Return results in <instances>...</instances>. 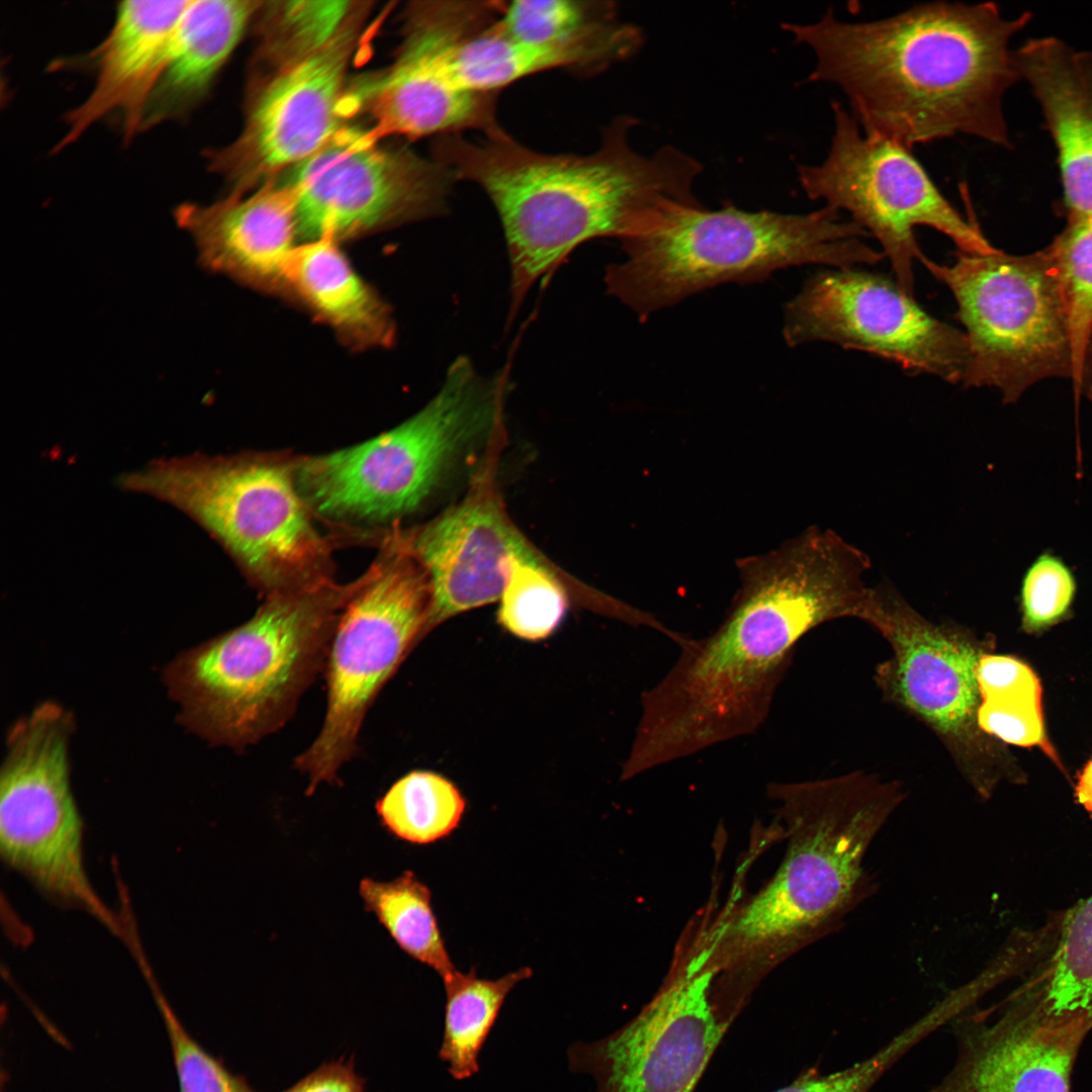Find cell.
Instances as JSON below:
<instances>
[{
  "label": "cell",
  "mask_w": 1092,
  "mask_h": 1092,
  "mask_svg": "<svg viewBox=\"0 0 1092 1092\" xmlns=\"http://www.w3.org/2000/svg\"><path fill=\"white\" fill-rule=\"evenodd\" d=\"M1004 1008L1029 1022L1083 1036L1092 1028V894L1062 910L1048 953L1021 976Z\"/></svg>",
  "instance_id": "27"
},
{
  "label": "cell",
  "mask_w": 1092,
  "mask_h": 1092,
  "mask_svg": "<svg viewBox=\"0 0 1092 1092\" xmlns=\"http://www.w3.org/2000/svg\"><path fill=\"white\" fill-rule=\"evenodd\" d=\"M465 808L457 787L428 770L406 774L376 803L381 824L397 838L415 844L448 836L458 827Z\"/></svg>",
  "instance_id": "30"
},
{
  "label": "cell",
  "mask_w": 1092,
  "mask_h": 1092,
  "mask_svg": "<svg viewBox=\"0 0 1092 1092\" xmlns=\"http://www.w3.org/2000/svg\"><path fill=\"white\" fill-rule=\"evenodd\" d=\"M1031 13L935 1L874 21L785 23L816 58L810 81L839 87L863 130L912 149L958 134L1010 148L1006 92L1021 81L1011 39Z\"/></svg>",
  "instance_id": "2"
},
{
  "label": "cell",
  "mask_w": 1092,
  "mask_h": 1092,
  "mask_svg": "<svg viewBox=\"0 0 1092 1092\" xmlns=\"http://www.w3.org/2000/svg\"><path fill=\"white\" fill-rule=\"evenodd\" d=\"M949 289L965 328V387H993L1016 402L1048 378L1072 381L1092 400V374L1082 365L1059 270L1050 246L1026 255L959 252L952 264L919 260Z\"/></svg>",
  "instance_id": "8"
},
{
  "label": "cell",
  "mask_w": 1092,
  "mask_h": 1092,
  "mask_svg": "<svg viewBox=\"0 0 1092 1092\" xmlns=\"http://www.w3.org/2000/svg\"><path fill=\"white\" fill-rule=\"evenodd\" d=\"M832 109L828 155L821 164L799 165L798 179L809 198L848 211L879 241L902 291L914 297L913 266L922 255L914 234L919 225L942 233L963 253L999 251L975 219L965 218L945 198L911 149L863 130L840 103L833 102Z\"/></svg>",
  "instance_id": "12"
},
{
  "label": "cell",
  "mask_w": 1092,
  "mask_h": 1092,
  "mask_svg": "<svg viewBox=\"0 0 1092 1092\" xmlns=\"http://www.w3.org/2000/svg\"><path fill=\"white\" fill-rule=\"evenodd\" d=\"M790 346L825 341L878 355L913 373L962 382L969 348L964 332L921 308L897 283L853 268L823 271L786 306Z\"/></svg>",
  "instance_id": "17"
},
{
  "label": "cell",
  "mask_w": 1092,
  "mask_h": 1092,
  "mask_svg": "<svg viewBox=\"0 0 1092 1092\" xmlns=\"http://www.w3.org/2000/svg\"><path fill=\"white\" fill-rule=\"evenodd\" d=\"M736 563L740 586L721 624L689 637L642 693L624 781L757 732L797 643L831 620L863 621L872 603L868 555L829 529Z\"/></svg>",
  "instance_id": "1"
},
{
  "label": "cell",
  "mask_w": 1092,
  "mask_h": 1092,
  "mask_svg": "<svg viewBox=\"0 0 1092 1092\" xmlns=\"http://www.w3.org/2000/svg\"><path fill=\"white\" fill-rule=\"evenodd\" d=\"M347 1H291L280 9V24L299 58L331 42L346 26Z\"/></svg>",
  "instance_id": "37"
},
{
  "label": "cell",
  "mask_w": 1092,
  "mask_h": 1092,
  "mask_svg": "<svg viewBox=\"0 0 1092 1092\" xmlns=\"http://www.w3.org/2000/svg\"><path fill=\"white\" fill-rule=\"evenodd\" d=\"M789 838L771 880L729 923L741 951L789 954L839 930L876 890L866 854L906 798L897 781L864 771L767 786Z\"/></svg>",
  "instance_id": "4"
},
{
  "label": "cell",
  "mask_w": 1092,
  "mask_h": 1092,
  "mask_svg": "<svg viewBox=\"0 0 1092 1092\" xmlns=\"http://www.w3.org/2000/svg\"><path fill=\"white\" fill-rule=\"evenodd\" d=\"M1054 253L1079 359L1092 374V213L1067 216Z\"/></svg>",
  "instance_id": "32"
},
{
  "label": "cell",
  "mask_w": 1092,
  "mask_h": 1092,
  "mask_svg": "<svg viewBox=\"0 0 1092 1092\" xmlns=\"http://www.w3.org/2000/svg\"><path fill=\"white\" fill-rule=\"evenodd\" d=\"M136 962L147 979L170 1038L181 1092H254L208 1055L184 1029L154 978L144 953Z\"/></svg>",
  "instance_id": "34"
},
{
  "label": "cell",
  "mask_w": 1092,
  "mask_h": 1092,
  "mask_svg": "<svg viewBox=\"0 0 1092 1092\" xmlns=\"http://www.w3.org/2000/svg\"><path fill=\"white\" fill-rule=\"evenodd\" d=\"M867 623L891 646L875 675L884 696L933 731L962 775L989 797L990 746L978 724L977 668L985 653L976 638L963 627L927 620L889 587L876 588Z\"/></svg>",
  "instance_id": "13"
},
{
  "label": "cell",
  "mask_w": 1092,
  "mask_h": 1092,
  "mask_svg": "<svg viewBox=\"0 0 1092 1092\" xmlns=\"http://www.w3.org/2000/svg\"><path fill=\"white\" fill-rule=\"evenodd\" d=\"M255 5L242 0H189L141 130L185 116L202 99L238 44Z\"/></svg>",
  "instance_id": "25"
},
{
  "label": "cell",
  "mask_w": 1092,
  "mask_h": 1092,
  "mask_svg": "<svg viewBox=\"0 0 1092 1092\" xmlns=\"http://www.w3.org/2000/svg\"><path fill=\"white\" fill-rule=\"evenodd\" d=\"M118 484L192 518L267 595L333 581L331 548L311 523L294 460L194 454L152 461Z\"/></svg>",
  "instance_id": "7"
},
{
  "label": "cell",
  "mask_w": 1092,
  "mask_h": 1092,
  "mask_svg": "<svg viewBox=\"0 0 1092 1092\" xmlns=\"http://www.w3.org/2000/svg\"><path fill=\"white\" fill-rule=\"evenodd\" d=\"M283 1092H365L352 1062L325 1064Z\"/></svg>",
  "instance_id": "39"
},
{
  "label": "cell",
  "mask_w": 1092,
  "mask_h": 1092,
  "mask_svg": "<svg viewBox=\"0 0 1092 1092\" xmlns=\"http://www.w3.org/2000/svg\"><path fill=\"white\" fill-rule=\"evenodd\" d=\"M1083 1039L1004 1011L968 1034L952 1073L932 1092H1071Z\"/></svg>",
  "instance_id": "23"
},
{
  "label": "cell",
  "mask_w": 1092,
  "mask_h": 1092,
  "mask_svg": "<svg viewBox=\"0 0 1092 1092\" xmlns=\"http://www.w3.org/2000/svg\"><path fill=\"white\" fill-rule=\"evenodd\" d=\"M502 1H430L408 9L404 38L394 63L346 97V112L365 107L379 134L407 138L484 134L499 128L497 93L464 87L451 68V52L464 37L495 19Z\"/></svg>",
  "instance_id": "15"
},
{
  "label": "cell",
  "mask_w": 1092,
  "mask_h": 1092,
  "mask_svg": "<svg viewBox=\"0 0 1092 1092\" xmlns=\"http://www.w3.org/2000/svg\"><path fill=\"white\" fill-rule=\"evenodd\" d=\"M406 537L431 583L427 634L450 617L499 600L512 558L531 549L487 481Z\"/></svg>",
  "instance_id": "19"
},
{
  "label": "cell",
  "mask_w": 1092,
  "mask_h": 1092,
  "mask_svg": "<svg viewBox=\"0 0 1092 1092\" xmlns=\"http://www.w3.org/2000/svg\"><path fill=\"white\" fill-rule=\"evenodd\" d=\"M977 679L981 697L1009 689L1040 685L1033 670L1024 662L1006 655L985 653L978 664Z\"/></svg>",
  "instance_id": "38"
},
{
  "label": "cell",
  "mask_w": 1092,
  "mask_h": 1092,
  "mask_svg": "<svg viewBox=\"0 0 1092 1092\" xmlns=\"http://www.w3.org/2000/svg\"><path fill=\"white\" fill-rule=\"evenodd\" d=\"M334 630L324 671L327 709L312 743L294 760L307 795L338 784L356 751L363 720L386 681L427 635L432 588L406 535L394 530L362 575Z\"/></svg>",
  "instance_id": "10"
},
{
  "label": "cell",
  "mask_w": 1092,
  "mask_h": 1092,
  "mask_svg": "<svg viewBox=\"0 0 1092 1092\" xmlns=\"http://www.w3.org/2000/svg\"><path fill=\"white\" fill-rule=\"evenodd\" d=\"M69 715L42 704L8 738L0 775V852L48 898L79 908L122 936L121 915L92 886L84 862V824L69 782Z\"/></svg>",
  "instance_id": "11"
},
{
  "label": "cell",
  "mask_w": 1092,
  "mask_h": 1092,
  "mask_svg": "<svg viewBox=\"0 0 1092 1092\" xmlns=\"http://www.w3.org/2000/svg\"><path fill=\"white\" fill-rule=\"evenodd\" d=\"M498 16L452 50L453 74L470 90L497 93L524 77L552 69L598 74L635 55L643 41L638 26L618 17L568 38L526 43L507 36L497 25Z\"/></svg>",
  "instance_id": "24"
},
{
  "label": "cell",
  "mask_w": 1092,
  "mask_h": 1092,
  "mask_svg": "<svg viewBox=\"0 0 1092 1092\" xmlns=\"http://www.w3.org/2000/svg\"><path fill=\"white\" fill-rule=\"evenodd\" d=\"M978 724L987 735L1009 744L1049 747L1041 711V686L1015 688L982 697Z\"/></svg>",
  "instance_id": "36"
},
{
  "label": "cell",
  "mask_w": 1092,
  "mask_h": 1092,
  "mask_svg": "<svg viewBox=\"0 0 1092 1092\" xmlns=\"http://www.w3.org/2000/svg\"><path fill=\"white\" fill-rule=\"evenodd\" d=\"M189 0L119 2L113 25L95 50L89 95L66 114L61 150L111 113L121 115L124 139L141 130L150 96L169 56Z\"/></svg>",
  "instance_id": "21"
},
{
  "label": "cell",
  "mask_w": 1092,
  "mask_h": 1092,
  "mask_svg": "<svg viewBox=\"0 0 1092 1092\" xmlns=\"http://www.w3.org/2000/svg\"><path fill=\"white\" fill-rule=\"evenodd\" d=\"M378 136L374 129L340 128L292 167L285 184L294 197L300 241L339 243L446 212L452 173L435 160L388 151Z\"/></svg>",
  "instance_id": "14"
},
{
  "label": "cell",
  "mask_w": 1092,
  "mask_h": 1092,
  "mask_svg": "<svg viewBox=\"0 0 1092 1092\" xmlns=\"http://www.w3.org/2000/svg\"><path fill=\"white\" fill-rule=\"evenodd\" d=\"M1076 593L1077 580L1070 566L1051 551L1040 553L1021 579L1023 628L1037 632L1058 623L1069 613Z\"/></svg>",
  "instance_id": "35"
},
{
  "label": "cell",
  "mask_w": 1092,
  "mask_h": 1092,
  "mask_svg": "<svg viewBox=\"0 0 1092 1092\" xmlns=\"http://www.w3.org/2000/svg\"><path fill=\"white\" fill-rule=\"evenodd\" d=\"M523 967L497 979H482L474 970H455L442 979L446 995L439 1059L450 1076L463 1081L479 1071V1056L511 991L532 976Z\"/></svg>",
  "instance_id": "28"
},
{
  "label": "cell",
  "mask_w": 1092,
  "mask_h": 1092,
  "mask_svg": "<svg viewBox=\"0 0 1092 1092\" xmlns=\"http://www.w3.org/2000/svg\"><path fill=\"white\" fill-rule=\"evenodd\" d=\"M355 42L347 25L324 48L294 60L260 95L241 138L210 155L213 170L245 181L295 166L341 127L344 80Z\"/></svg>",
  "instance_id": "18"
},
{
  "label": "cell",
  "mask_w": 1092,
  "mask_h": 1092,
  "mask_svg": "<svg viewBox=\"0 0 1092 1092\" xmlns=\"http://www.w3.org/2000/svg\"><path fill=\"white\" fill-rule=\"evenodd\" d=\"M174 218L193 238L202 267L286 295L288 265L300 244L295 201L286 184L207 206L181 203Z\"/></svg>",
  "instance_id": "20"
},
{
  "label": "cell",
  "mask_w": 1092,
  "mask_h": 1092,
  "mask_svg": "<svg viewBox=\"0 0 1092 1092\" xmlns=\"http://www.w3.org/2000/svg\"><path fill=\"white\" fill-rule=\"evenodd\" d=\"M362 583L267 595L239 627L180 655L168 670L186 725L243 749L281 728L325 668L345 606Z\"/></svg>",
  "instance_id": "6"
},
{
  "label": "cell",
  "mask_w": 1092,
  "mask_h": 1092,
  "mask_svg": "<svg viewBox=\"0 0 1092 1092\" xmlns=\"http://www.w3.org/2000/svg\"><path fill=\"white\" fill-rule=\"evenodd\" d=\"M286 295L330 326L349 348L388 347L394 340L388 305L357 274L336 242L298 245L287 269Z\"/></svg>",
  "instance_id": "26"
},
{
  "label": "cell",
  "mask_w": 1092,
  "mask_h": 1092,
  "mask_svg": "<svg viewBox=\"0 0 1092 1092\" xmlns=\"http://www.w3.org/2000/svg\"><path fill=\"white\" fill-rule=\"evenodd\" d=\"M499 600L500 625L530 641L549 637L567 609L564 587L532 548L512 558Z\"/></svg>",
  "instance_id": "31"
},
{
  "label": "cell",
  "mask_w": 1092,
  "mask_h": 1092,
  "mask_svg": "<svg viewBox=\"0 0 1092 1092\" xmlns=\"http://www.w3.org/2000/svg\"><path fill=\"white\" fill-rule=\"evenodd\" d=\"M637 123L618 116L600 148L583 156L533 151L503 128L477 142L461 133L435 140V161L456 181L481 187L498 214L511 266L512 316L536 281L580 244L638 236L672 201L701 204L693 192L701 165L671 146L639 154L629 142Z\"/></svg>",
  "instance_id": "3"
},
{
  "label": "cell",
  "mask_w": 1092,
  "mask_h": 1092,
  "mask_svg": "<svg viewBox=\"0 0 1092 1092\" xmlns=\"http://www.w3.org/2000/svg\"><path fill=\"white\" fill-rule=\"evenodd\" d=\"M359 894L396 944L441 979L457 970L447 951L431 905V891L412 871L390 882L363 879Z\"/></svg>",
  "instance_id": "29"
},
{
  "label": "cell",
  "mask_w": 1092,
  "mask_h": 1092,
  "mask_svg": "<svg viewBox=\"0 0 1092 1092\" xmlns=\"http://www.w3.org/2000/svg\"><path fill=\"white\" fill-rule=\"evenodd\" d=\"M490 380L456 360L437 394L396 428L357 446L294 460L309 511L341 522L381 523L414 512L458 453L496 426Z\"/></svg>",
  "instance_id": "9"
},
{
  "label": "cell",
  "mask_w": 1092,
  "mask_h": 1092,
  "mask_svg": "<svg viewBox=\"0 0 1092 1092\" xmlns=\"http://www.w3.org/2000/svg\"><path fill=\"white\" fill-rule=\"evenodd\" d=\"M704 950L673 974L630 1021L567 1048L568 1070L595 1092H693L730 1025L712 1000L716 981Z\"/></svg>",
  "instance_id": "16"
},
{
  "label": "cell",
  "mask_w": 1092,
  "mask_h": 1092,
  "mask_svg": "<svg viewBox=\"0 0 1092 1092\" xmlns=\"http://www.w3.org/2000/svg\"><path fill=\"white\" fill-rule=\"evenodd\" d=\"M1057 150L1065 217L1092 213V50L1055 36L1014 50Z\"/></svg>",
  "instance_id": "22"
},
{
  "label": "cell",
  "mask_w": 1092,
  "mask_h": 1092,
  "mask_svg": "<svg viewBox=\"0 0 1092 1092\" xmlns=\"http://www.w3.org/2000/svg\"><path fill=\"white\" fill-rule=\"evenodd\" d=\"M868 235L829 206L787 214L673 201L644 233L622 242L625 259L607 268L606 284L646 318L704 289L760 281L787 267L876 264L885 256L860 241Z\"/></svg>",
  "instance_id": "5"
},
{
  "label": "cell",
  "mask_w": 1092,
  "mask_h": 1092,
  "mask_svg": "<svg viewBox=\"0 0 1092 1092\" xmlns=\"http://www.w3.org/2000/svg\"><path fill=\"white\" fill-rule=\"evenodd\" d=\"M616 18L613 1L516 0L504 3L497 25L517 41L546 43L574 36Z\"/></svg>",
  "instance_id": "33"
},
{
  "label": "cell",
  "mask_w": 1092,
  "mask_h": 1092,
  "mask_svg": "<svg viewBox=\"0 0 1092 1092\" xmlns=\"http://www.w3.org/2000/svg\"><path fill=\"white\" fill-rule=\"evenodd\" d=\"M1075 795L1077 802L1092 813V759L1086 764L1079 777Z\"/></svg>",
  "instance_id": "40"
}]
</instances>
